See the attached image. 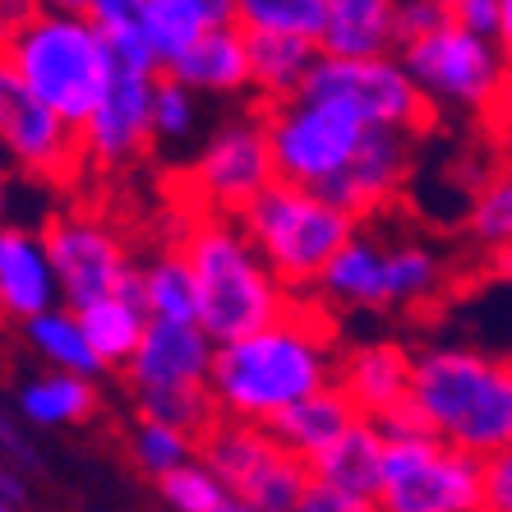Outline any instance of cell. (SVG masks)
<instances>
[{
  "instance_id": "6da1fadb",
  "label": "cell",
  "mask_w": 512,
  "mask_h": 512,
  "mask_svg": "<svg viewBox=\"0 0 512 512\" xmlns=\"http://www.w3.org/2000/svg\"><path fill=\"white\" fill-rule=\"evenodd\" d=\"M342 346L337 314L323 310L314 296H300L268 328L217 346L213 383H208L217 416L245 420V425L282 420L305 397L333 388Z\"/></svg>"
},
{
  "instance_id": "7a4b0ae2",
  "label": "cell",
  "mask_w": 512,
  "mask_h": 512,
  "mask_svg": "<svg viewBox=\"0 0 512 512\" xmlns=\"http://www.w3.org/2000/svg\"><path fill=\"white\" fill-rule=\"evenodd\" d=\"M176 250L194 268V282H199V328L217 346L259 333V328L282 319L300 300L268 268V259L259 254V245L250 240L240 217L194 213L190 208Z\"/></svg>"
},
{
  "instance_id": "3957f363",
  "label": "cell",
  "mask_w": 512,
  "mask_h": 512,
  "mask_svg": "<svg viewBox=\"0 0 512 512\" xmlns=\"http://www.w3.org/2000/svg\"><path fill=\"white\" fill-rule=\"evenodd\" d=\"M0 79L65 116L74 130H84L116 79V56L88 14L33 10L24 24L5 28Z\"/></svg>"
},
{
  "instance_id": "277c9868",
  "label": "cell",
  "mask_w": 512,
  "mask_h": 512,
  "mask_svg": "<svg viewBox=\"0 0 512 512\" xmlns=\"http://www.w3.org/2000/svg\"><path fill=\"white\" fill-rule=\"evenodd\" d=\"M411 406L429 434L489 462L512 448V356H489L462 342L420 346Z\"/></svg>"
},
{
  "instance_id": "5b68a950",
  "label": "cell",
  "mask_w": 512,
  "mask_h": 512,
  "mask_svg": "<svg viewBox=\"0 0 512 512\" xmlns=\"http://www.w3.org/2000/svg\"><path fill=\"white\" fill-rule=\"evenodd\" d=\"M240 222L291 296H314L323 268L365 231V222L337 208L328 194L300 190L286 180H277Z\"/></svg>"
},
{
  "instance_id": "8992f818",
  "label": "cell",
  "mask_w": 512,
  "mask_h": 512,
  "mask_svg": "<svg viewBox=\"0 0 512 512\" xmlns=\"http://www.w3.org/2000/svg\"><path fill=\"white\" fill-rule=\"evenodd\" d=\"M185 203L194 213L245 217L263 194L277 185L273 139H268V116L254 102L250 111H231L203 134L185 167Z\"/></svg>"
},
{
  "instance_id": "52a82bcc",
  "label": "cell",
  "mask_w": 512,
  "mask_h": 512,
  "mask_svg": "<svg viewBox=\"0 0 512 512\" xmlns=\"http://www.w3.org/2000/svg\"><path fill=\"white\" fill-rule=\"evenodd\" d=\"M402 65L434 107L466 116H503L512 97V51L494 37H480L462 24H443L439 33L406 42Z\"/></svg>"
},
{
  "instance_id": "ba28073f",
  "label": "cell",
  "mask_w": 512,
  "mask_h": 512,
  "mask_svg": "<svg viewBox=\"0 0 512 512\" xmlns=\"http://www.w3.org/2000/svg\"><path fill=\"white\" fill-rule=\"evenodd\" d=\"M383 512H489L485 457L439 434L388 439V471L379 485Z\"/></svg>"
},
{
  "instance_id": "9c48e42d",
  "label": "cell",
  "mask_w": 512,
  "mask_h": 512,
  "mask_svg": "<svg viewBox=\"0 0 512 512\" xmlns=\"http://www.w3.org/2000/svg\"><path fill=\"white\" fill-rule=\"evenodd\" d=\"M263 116H268L277 180L300 185V190H328L351 167V157L360 153V143L370 134V125L351 116L342 102L310 93L263 107Z\"/></svg>"
},
{
  "instance_id": "30bf717a",
  "label": "cell",
  "mask_w": 512,
  "mask_h": 512,
  "mask_svg": "<svg viewBox=\"0 0 512 512\" xmlns=\"http://www.w3.org/2000/svg\"><path fill=\"white\" fill-rule=\"evenodd\" d=\"M199 457L227 480L231 499L259 512H296L314 485L310 462H300L268 425L217 420L203 434Z\"/></svg>"
},
{
  "instance_id": "8fae6325",
  "label": "cell",
  "mask_w": 512,
  "mask_h": 512,
  "mask_svg": "<svg viewBox=\"0 0 512 512\" xmlns=\"http://www.w3.org/2000/svg\"><path fill=\"white\" fill-rule=\"evenodd\" d=\"M305 93L342 102L370 130H402L416 134V139L425 130H434V116H439V107L420 93V84L411 79L402 56H365V60L323 56L314 65V79Z\"/></svg>"
},
{
  "instance_id": "7c38bea8",
  "label": "cell",
  "mask_w": 512,
  "mask_h": 512,
  "mask_svg": "<svg viewBox=\"0 0 512 512\" xmlns=\"http://www.w3.org/2000/svg\"><path fill=\"white\" fill-rule=\"evenodd\" d=\"M42 236H47L51 263H56L60 291H65L70 310L116 296L125 277L139 268L130 254V240L120 236V227L102 208H84V203L56 208L42 222Z\"/></svg>"
},
{
  "instance_id": "4fadbf2b",
  "label": "cell",
  "mask_w": 512,
  "mask_h": 512,
  "mask_svg": "<svg viewBox=\"0 0 512 512\" xmlns=\"http://www.w3.org/2000/svg\"><path fill=\"white\" fill-rule=\"evenodd\" d=\"M162 70H139V65H116L102 107L88 116L79 130L88 171H130L134 162L153 148V88Z\"/></svg>"
},
{
  "instance_id": "5bb4252c",
  "label": "cell",
  "mask_w": 512,
  "mask_h": 512,
  "mask_svg": "<svg viewBox=\"0 0 512 512\" xmlns=\"http://www.w3.org/2000/svg\"><path fill=\"white\" fill-rule=\"evenodd\" d=\"M0 139L5 153L28 180L42 185H70L84 167V143L65 116H56L51 107H42L37 97H28L24 88H14L0 79Z\"/></svg>"
},
{
  "instance_id": "9a60e30c",
  "label": "cell",
  "mask_w": 512,
  "mask_h": 512,
  "mask_svg": "<svg viewBox=\"0 0 512 512\" xmlns=\"http://www.w3.org/2000/svg\"><path fill=\"white\" fill-rule=\"evenodd\" d=\"M217 342L199 323H148L139 356L130 360L125 383L130 397H162V393H199L213 383Z\"/></svg>"
},
{
  "instance_id": "2e32d148",
  "label": "cell",
  "mask_w": 512,
  "mask_h": 512,
  "mask_svg": "<svg viewBox=\"0 0 512 512\" xmlns=\"http://www.w3.org/2000/svg\"><path fill=\"white\" fill-rule=\"evenodd\" d=\"M411 167H416V134L370 130L365 143H360V153L351 157V167L319 194H328L337 208H346L360 222H370V217H383L402 199Z\"/></svg>"
},
{
  "instance_id": "e0dca14e",
  "label": "cell",
  "mask_w": 512,
  "mask_h": 512,
  "mask_svg": "<svg viewBox=\"0 0 512 512\" xmlns=\"http://www.w3.org/2000/svg\"><path fill=\"white\" fill-rule=\"evenodd\" d=\"M411 383H416V351L397 337H370V342L342 346L337 388L351 397V406L365 420H383L411 402Z\"/></svg>"
},
{
  "instance_id": "ac0fdd59",
  "label": "cell",
  "mask_w": 512,
  "mask_h": 512,
  "mask_svg": "<svg viewBox=\"0 0 512 512\" xmlns=\"http://www.w3.org/2000/svg\"><path fill=\"white\" fill-rule=\"evenodd\" d=\"M56 305H65V291H60L42 227L33 231L19 222L5 227V236H0V310H5V319L28 323Z\"/></svg>"
},
{
  "instance_id": "d6986e66",
  "label": "cell",
  "mask_w": 512,
  "mask_h": 512,
  "mask_svg": "<svg viewBox=\"0 0 512 512\" xmlns=\"http://www.w3.org/2000/svg\"><path fill=\"white\" fill-rule=\"evenodd\" d=\"M314 300L333 314H379L393 310L388 300V240L360 231L328 268H323Z\"/></svg>"
},
{
  "instance_id": "ffe728a7",
  "label": "cell",
  "mask_w": 512,
  "mask_h": 512,
  "mask_svg": "<svg viewBox=\"0 0 512 512\" xmlns=\"http://www.w3.org/2000/svg\"><path fill=\"white\" fill-rule=\"evenodd\" d=\"M162 74L180 79L199 97H254L250 74V33L236 24H222L203 33L185 56H176Z\"/></svg>"
},
{
  "instance_id": "44dd1931",
  "label": "cell",
  "mask_w": 512,
  "mask_h": 512,
  "mask_svg": "<svg viewBox=\"0 0 512 512\" xmlns=\"http://www.w3.org/2000/svg\"><path fill=\"white\" fill-rule=\"evenodd\" d=\"M102 406V393H97V379L88 374H65V370H37L24 374L14 383V397H10V411L24 420L28 429H74V425H88Z\"/></svg>"
},
{
  "instance_id": "7402d4cb",
  "label": "cell",
  "mask_w": 512,
  "mask_h": 512,
  "mask_svg": "<svg viewBox=\"0 0 512 512\" xmlns=\"http://www.w3.org/2000/svg\"><path fill=\"white\" fill-rule=\"evenodd\" d=\"M397 5L402 0H328L319 51L337 60L397 56Z\"/></svg>"
},
{
  "instance_id": "603a6c76",
  "label": "cell",
  "mask_w": 512,
  "mask_h": 512,
  "mask_svg": "<svg viewBox=\"0 0 512 512\" xmlns=\"http://www.w3.org/2000/svg\"><path fill=\"white\" fill-rule=\"evenodd\" d=\"M222 24H236L231 0H143V42L162 70Z\"/></svg>"
},
{
  "instance_id": "cb8c5ba5",
  "label": "cell",
  "mask_w": 512,
  "mask_h": 512,
  "mask_svg": "<svg viewBox=\"0 0 512 512\" xmlns=\"http://www.w3.org/2000/svg\"><path fill=\"white\" fill-rule=\"evenodd\" d=\"M319 485L346 489V494H365V499H379L383 471H388V434H383L379 420L360 416L356 425L346 429L342 439L310 466Z\"/></svg>"
},
{
  "instance_id": "d4e9b609",
  "label": "cell",
  "mask_w": 512,
  "mask_h": 512,
  "mask_svg": "<svg viewBox=\"0 0 512 512\" xmlns=\"http://www.w3.org/2000/svg\"><path fill=\"white\" fill-rule=\"evenodd\" d=\"M319 60H323L319 42H305V37H273V33L250 37L254 102L259 107H277V102L300 97L310 88Z\"/></svg>"
},
{
  "instance_id": "484cf974",
  "label": "cell",
  "mask_w": 512,
  "mask_h": 512,
  "mask_svg": "<svg viewBox=\"0 0 512 512\" xmlns=\"http://www.w3.org/2000/svg\"><path fill=\"white\" fill-rule=\"evenodd\" d=\"M360 420V411L351 406V397L342 393V388H323V393H314V397H305L300 406H291L282 420H273V434L291 448V453L300 457V462H319L328 448H333L337 439H342L346 429Z\"/></svg>"
},
{
  "instance_id": "4316f807",
  "label": "cell",
  "mask_w": 512,
  "mask_h": 512,
  "mask_svg": "<svg viewBox=\"0 0 512 512\" xmlns=\"http://www.w3.org/2000/svg\"><path fill=\"white\" fill-rule=\"evenodd\" d=\"M79 323H84L88 342H93L97 360H102V370L107 374H125L130 370V360L139 356L143 337H148V310H143L139 300L130 296H107V300H93L79 310Z\"/></svg>"
},
{
  "instance_id": "83f0119b",
  "label": "cell",
  "mask_w": 512,
  "mask_h": 512,
  "mask_svg": "<svg viewBox=\"0 0 512 512\" xmlns=\"http://www.w3.org/2000/svg\"><path fill=\"white\" fill-rule=\"evenodd\" d=\"M19 337H24V346L47 365V370L88 374V379L107 374L102 360H97V351H93V342H88L84 323H79V310H70V305H56V310L19 323Z\"/></svg>"
},
{
  "instance_id": "f1b7e54d",
  "label": "cell",
  "mask_w": 512,
  "mask_h": 512,
  "mask_svg": "<svg viewBox=\"0 0 512 512\" xmlns=\"http://www.w3.org/2000/svg\"><path fill=\"white\" fill-rule=\"evenodd\" d=\"M139 305L153 323H199V282L176 245L139 263Z\"/></svg>"
},
{
  "instance_id": "f546056e",
  "label": "cell",
  "mask_w": 512,
  "mask_h": 512,
  "mask_svg": "<svg viewBox=\"0 0 512 512\" xmlns=\"http://www.w3.org/2000/svg\"><path fill=\"white\" fill-rule=\"evenodd\" d=\"M203 453V439L190 434V429H176L167 420H153V416H134L130 434H125V457L134 462V471L153 480H167L171 471L190 466L194 457Z\"/></svg>"
},
{
  "instance_id": "4dcf8cb0",
  "label": "cell",
  "mask_w": 512,
  "mask_h": 512,
  "mask_svg": "<svg viewBox=\"0 0 512 512\" xmlns=\"http://www.w3.org/2000/svg\"><path fill=\"white\" fill-rule=\"evenodd\" d=\"M466 236L485 254L512 245V162H499L476 180L466 203Z\"/></svg>"
},
{
  "instance_id": "1f68e13d",
  "label": "cell",
  "mask_w": 512,
  "mask_h": 512,
  "mask_svg": "<svg viewBox=\"0 0 512 512\" xmlns=\"http://www.w3.org/2000/svg\"><path fill=\"white\" fill-rule=\"evenodd\" d=\"M443 291V259L420 240H388V300L393 310H416Z\"/></svg>"
},
{
  "instance_id": "d6a6232c",
  "label": "cell",
  "mask_w": 512,
  "mask_h": 512,
  "mask_svg": "<svg viewBox=\"0 0 512 512\" xmlns=\"http://www.w3.org/2000/svg\"><path fill=\"white\" fill-rule=\"evenodd\" d=\"M231 5H236V28H245L250 37L273 33L319 42L328 19V0H231Z\"/></svg>"
},
{
  "instance_id": "836d02e7",
  "label": "cell",
  "mask_w": 512,
  "mask_h": 512,
  "mask_svg": "<svg viewBox=\"0 0 512 512\" xmlns=\"http://www.w3.org/2000/svg\"><path fill=\"white\" fill-rule=\"evenodd\" d=\"M157 494H162L167 512H227L231 503H236L227 480L217 476L203 457H194L190 466L171 471L167 480H157Z\"/></svg>"
},
{
  "instance_id": "e575fe53",
  "label": "cell",
  "mask_w": 512,
  "mask_h": 512,
  "mask_svg": "<svg viewBox=\"0 0 512 512\" xmlns=\"http://www.w3.org/2000/svg\"><path fill=\"white\" fill-rule=\"evenodd\" d=\"M199 93L162 74L153 88V139L167 143V148H180V143H190L199 134Z\"/></svg>"
},
{
  "instance_id": "d590c367",
  "label": "cell",
  "mask_w": 512,
  "mask_h": 512,
  "mask_svg": "<svg viewBox=\"0 0 512 512\" xmlns=\"http://www.w3.org/2000/svg\"><path fill=\"white\" fill-rule=\"evenodd\" d=\"M443 24H453V14H448L443 0H402L397 5V51L406 42H420V37L439 33Z\"/></svg>"
},
{
  "instance_id": "8d00e7d4",
  "label": "cell",
  "mask_w": 512,
  "mask_h": 512,
  "mask_svg": "<svg viewBox=\"0 0 512 512\" xmlns=\"http://www.w3.org/2000/svg\"><path fill=\"white\" fill-rule=\"evenodd\" d=\"M0 453H5V466L24 471V476H33L37 466H42L37 443L28 439V425L14 416V411H5V420H0Z\"/></svg>"
},
{
  "instance_id": "74e56055",
  "label": "cell",
  "mask_w": 512,
  "mask_h": 512,
  "mask_svg": "<svg viewBox=\"0 0 512 512\" xmlns=\"http://www.w3.org/2000/svg\"><path fill=\"white\" fill-rule=\"evenodd\" d=\"M448 14H453V24L503 42V0H448Z\"/></svg>"
},
{
  "instance_id": "f35d334b",
  "label": "cell",
  "mask_w": 512,
  "mask_h": 512,
  "mask_svg": "<svg viewBox=\"0 0 512 512\" xmlns=\"http://www.w3.org/2000/svg\"><path fill=\"white\" fill-rule=\"evenodd\" d=\"M296 512H383V508H379V499L346 494V489H333V485H319V480H314Z\"/></svg>"
},
{
  "instance_id": "ab89813d",
  "label": "cell",
  "mask_w": 512,
  "mask_h": 512,
  "mask_svg": "<svg viewBox=\"0 0 512 512\" xmlns=\"http://www.w3.org/2000/svg\"><path fill=\"white\" fill-rule=\"evenodd\" d=\"M485 480H489V512H512V448L489 457Z\"/></svg>"
},
{
  "instance_id": "60d3db41",
  "label": "cell",
  "mask_w": 512,
  "mask_h": 512,
  "mask_svg": "<svg viewBox=\"0 0 512 512\" xmlns=\"http://www.w3.org/2000/svg\"><path fill=\"white\" fill-rule=\"evenodd\" d=\"M0 508H28V476L14 466H0Z\"/></svg>"
},
{
  "instance_id": "b9f144b4",
  "label": "cell",
  "mask_w": 512,
  "mask_h": 512,
  "mask_svg": "<svg viewBox=\"0 0 512 512\" xmlns=\"http://www.w3.org/2000/svg\"><path fill=\"white\" fill-rule=\"evenodd\" d=\"M37 10H60V14H88L93 0H33Z\"/></svg>"
},
{
  "instance_id": "7bdbcfd3",
  "label": "cell",
  "mask_w": 512,
  "mask_h": 512,
  "mask_svg": "<svg viewBox=\"0 0 512 512\" xmlns=\"http://www.w3.org/2000/svg\"><path fill=\"white\" fill-rule=\"evenodd\" d=\"M489 273L503 277V282H512V245H508V250H494V254H489Z\"/></svg>"
},
{
  "instance_id": "ee69618b",
  "label": "cell",
  "mask_w": 512,
  "mask_h": 512,
  "mask_svg": "<svg viewBox=\"0 0 512 512\" xmlns=\"http://www.w3.org/2000/svg\"><path fill=\"white\" fill-rule=\"evenodd\" d=\"M503 47L512 51V0H503Z\"/></svg>"
},
{
  "instance_id": "f6af8a7d",
  "label": "cell",
  "mask_w": 512,
  "mask_h": 512,
  "mask_svg": "<svg viewBox=\"0 0 512 512\" xmlns=\"http://www.w3.org/2000/svg\"><path fill=\"white\" fill-rule=\"evenodd\" d=\"M227 512H259V508H245V503H231Z\"/></svg>"
},
{
  "instance_id": "bcb514c9",
  "label": "cell",
  "mask_w": 512,
  "mask_h": 512,
  "mask_svg": "<svg viewBox=\"0 0 512 512\" xmlns=\"http://www.w3.org/2000/svg\"><path fill=\"white\" fill-rule=\"evenodd\" d=\"M0 512H24V508H0Z\"/></svg>"
}]
</instances>
